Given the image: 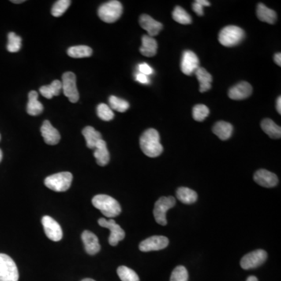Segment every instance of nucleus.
I'll return each instance as SVG.
<instances>
[{
    "instance_id": "obj_1",
    "label": "nucleus",
    "mask_w": 281,
    "mask_h": 281,
    "mask_svg": "<svg viewBox=\"0 0 281 281\" xmlns=\"http://www.w3.org/2000/svg\"><path fill=\"white\" fill-rule=\"evenodd\" d=\"M140 149L148 157H158L163 152L159 132L153 128L146 130L140 138Z\"/></svg>"
},
{
    "instance_id": "obj_2",
    "label": "nucleus",
    "mask_w": 281,
    "mask_h": 281,
    "mask_svg": "<svg viewBox=\"0 0 281 281\" xmlns=\"http://www.w3.org/2000/svg\"><path fill=\"white\" fill-rule=\"evenodd\" d=\"M91 203L106 217H116L121 213V205L111 196L97 195L92 199Z\"/></svg>"
},
{
    "instance_id": "obj_3",
    "label": "nucleus",
    "mask_w": 281,
    "mask_h": 281,
    "mask_svg": "<svg viewBox=\"0 0 281 281\" xmlns=\"http://www.w3.org/2000/svg\"><path fill=\"white\" fill-rule=\"evenodd\" d=\"M245 31L237 26H226L221 30L219 34V42L225 47L237 46L245 38Z\"/></svg>"
},
{
    "instance_id": "obj_4",
    "label": "nucleus",
    "mask_w": 281,
    "mask_h": 281,
    "mask_svg": "<svg viewBox=\"0 0 281 281\" xmlns=\"http://www.w3.org/2000/svg\"><path fill=\"white\" fill-rule=\"evenodd\" d=\"M73 175L70 172H61L49 176L45 179V185L57 192H66L71 186Z\"/></svg>"
},
{
    "instance_id": "obj_5",
    "label": "nucleus",
    "mask_w": 281,
    "mask_h": 281,
    "mask_svg": "<svg viewBox=\"0 0 281 281\" xmlns=\"http://www.w3.org/2000/svg\"><path fill=\"white\" fill-rule=\"evenodd\" d=\"M122 13V4L117 0H112L102 4L98 10L99 18L106 23L116 22L121 17Z\"/></svg>"
},
{
    "instance_id": "obj_6",
    "label": "nucleus",
    "mask_w": 281,
    "mask_h": 281,
    "mask_svg": "<svg viewBox=\"0 0 281 281\" xmlns=\"http://www.w3.org/2000/svg\"><path fill=\"white\" fill-rule=\"evenodd\" d=\"M17 265L6 254L0 253V281H18Z\"/></svg>"
},
{
    "instance_id": "obj_7",
    "label": "nucleus",
    "mask_w": 281,
    "mask_h": 281,
    "mask_svg": "<svg viewBox=\"0 0 281 281\" xmlns=\"http://www.w3.org/2000/svg\"><path fill=\"white\" fill-rule=\"evenodd\" d=\"M176 205V199L173 196L161 197L155 203L154 207L153 215L156 223L162 226L167 224L166 212L170 209L173 208Z\"/></svg>"
},
{
    "instance_id": "obj_8",
    "label": "nucleus",
    "mask_w": 281,
    "mask_h": 281,
    "mask_svg": "<svg viewBox=\"0 0 281 281\" xmlns=\"http://www.w3.org/2000/svg\"><path fill=\"white\" fill-rule=\"evenodd\" d=\"M76 75L73 72H66L62 76V90L70 102L75 103L79 100V92L76 83Z\"/></svg>"
},
{
    "instance_id": "obj_9",
    "label": "nucleus",
    "mask_w": 281,
    "mask_h": 281,
    "mask_svg": "<svg viewBox=\"0 0 281 281\" xmlns=\"http://www.w3.org/2000/svg\"><path fill=\"white\" fill-rule=\"evenodd\" d=\"M99 226L110 230V235L109 237V243L112 246H117L120 241H122L125 237V232L121 228L120 225L116 223L114 219L106 220L104 218H100L98 220Z\"/></svg>"
},
{
    "instance_id": "obj_10",
    "label": "nucleus",
    "mask_w": 281,
    "mask_h": 281,
    "mask_svg": "<svg viewBox=\"0 0 281 281\" xmlns=\"http://www.w3.org/2000/svg\"><path fill=\"white\" fill-rule=\"evenodd\" d=\"M267 259V252L263 249H258L246 254L241 259L240 264L244 270H251L260 267L266 262Z\"/></svg>"
},
{
    "instance_id": "obj_11",
    "label": "nucleus",
    "mask_w": 281,
    "mask_h": 281,
    "mask_svg": "<svg viewBox=\"0 0 281 281\" xmlns=\"http://www.w3.org/2000/svg\"><path fill=\"white\" fill-rule=\"evenodd\" d=\"M42 226L44 231L50 240L53 241H60L62 239L63 230L61 225L55 219L49 215H45L42 219Z\"/></svg>"
},
{
    "instance_id": "obj_12",
    "label": "nucleus",
    "mask_w": 281,
    "mask_h": 281,
    "mask_svg": "<svg viewBox=\"0 0 281 281\" xmlns=\"http://www.w3.org/2000/svg\"><path fill=\"white\" fill-rule=\"evenodd\" d=\"M169 239L164 236H152L141 241L139 245V249L143 252L151 251H159L168 246Z\"/></svg>"
},
{
    "instance_id": "obj_13",
    "label": "nucleus",
    "mask_w": 281,
    "mask_h": 281,
    "mask_svg": "<svg viewBox=\"0 0 281 281\" xmlns=\"http://www.w3.org/2000/svg\"><path fill=\"white\" fill-rule=\"evenodd\" d=\"M199 68V61L196 53L191 50L183 53L181 68L183 73L192 75Z\"/></svg>"
},
{
    "instance_id": "obj_14",
    "label": "nucleus",
    "mask_w": 281,
    "mask_h": 281,
    "mask_svg": "<svg viewBox=\"0 0 281 281\" xmlns=\"http://www.w3.org/2000/svg\"><path fill=\"white\" fill-rule=\"evenodd\" d=\"M254 181L260 186L268 188H274L276 185H278L279 182L278 176L264 169L256 172V174H254Z\"/></svg>"
},
{
    "instance_id": "obj_15",
    "label": "nucleus",
    "mask_w": 281,
    "mask_h": 281,
    "mask_svg": "<svg viewBox=\"0 0 281 281\" xmlns=\"http://www.w3.org/2000/svg\"><path fill=\"white\" fill-rule=\"evenodd\" d=\"M139 24L143 29L148 33V36H156L163 29V24L157 20H154L148 14H142L139 18Z\"/></svg>"
},
{
    "instance_id": "obj_16",
    "label": "nucleus",
    "mask_w": 281,
    "mask_h": 281,
    "mask_svg": "<svg viewBox=\"0 0 281 281\" xmlns=\"http://www.w3.org/2000/svg\"><path fill=\"white\" fill-rule=\"evenodd\" d=\"M41 133L45 142L50 145H55L61 140L60 132L52 125L49 121H45L41 127Z\"/></svg>"
},
{
    "instance_id": "obj_17",
    "label": "nucleus",
    "mask_w": 281,
    "mask_h": 281,
    "mask_svg": "<svg viewBox=\"0 0 281 281\" xmlns=\"http://www.w3.org/2000/svg\"><path fill=\"white\" fill-rule=\"evenodd\" d=\"M252 93V87L246 81H241L232 87L228 91L230 99L234 100H243L250 96Z\"/></svg>"
},
{
    "instance_id": "obj_18",
    "label": "nucleus",
    "mask_w": 281,
    "mask_h": 281,
    "mask_svg": "<svg viewBox=\"0 0 281 281\" xmlns=\"http://www.w3.org/2000/svg\"><path fill=\"white\" fill-rule=\"evenodd\" d=\"M81 239L84 243V248L88 255L94 256L100 251L99 238L89 230H84L81 234Z\"/></svg>"
},
{
    "instance_id": "obj_19",
    "label": "nucleus",
    "mask_w": 281,
    "mask_h": 281,
    "mask_svg": "<svg viewBox=\"0 0 281 281\" xmlns=\"http://www.w3.org/2000/svg\"><path fill=\"white\" fill-rule=\"evenodd\" d=\"M94 157L97 163L100 166H105L110 163V152L108 151L107 145L105 140H100L97 143L94 152Z\"/></svg>"
},
{
    "instance_id": "obj_20",
    "label": "nucleus",
    "mask_w": 281,
    "mask_h": 281,
    "mask_svg": "<svg viewBox=\"0 0 281 281\" xmlns=\"http://www.w3.org/2000/svg\"><path fill=\"white\" fill-rule=\"evenodd\" d=\"M142 44L140 48V52L143 56L147 57H152L157 53V42L152 37L144 35L141 39Z\"/></svg>"
},
{
    "instance_id": "obj_21",
    "label": "nucleus",
    "mask_w": 281,
    "mask_h": 281,
    "mask_svg": "<svg viewBox=\"0 0 281 281\" xmlns=\"http://www.w3.org/2000/svg\"><path fill=\"white\" fill-rule=\"evenodd\" d=\"M233 126L226 121H218L212 128V132L220 140H226L231 137Z\"/></svg>"
},
{
    "instance_id": "obj_22",
    "label": "nucleus",
    "mask_w": 281,
    "mask_h": 281,
    "mask_svg": "<svg viewBox=\"0 0 281 281\" xmlns=\"http://www.w3.org/2000/svg\"><path fill=\"white\" fill-rule=\"evenodd\" d=\"M256 13H257L258 18L263 22L274 24L278 19V15L274 9H270L263 3L258 4Z\"/></svg>"
},
{
    "instance_id": "obj_23",
    "label": "nucleus",
    "mask_w": 281,
    "mask_h": 281,
    "mask_svg": "<svg viewBox=\"0 0 281 281\" xmlns=\"http://www.w3.org/2000/svg\"><path fill=\"white\" fill-rule=\"evenodd\" d=\"M82 134L85 139L87 147L91 149H95L97 143L102 139L100 132L96 131L92 127L88 126L84 128Z\"/></svg>"
},
{
    "instance_id": "obj_24",
    "label": "nucleus",
    "mask_w": 281,
    "mask_h": 281,
    "mask_svg": "<svg viewBox=\"0 0 281 281\" xmlns=\"http://www.w3.org/2000/svg\"><path fill=\"white\" fill-rule=\"evenodd\" d=\"M38 92L35 91H30L28 94V103L27 106V112L31 116L39 115L43 111V106L38 100Z\"/></svg>"
},
{
    "instance_id": "obj_25",
    "label": "nucleus",
    "mask_w": 281,
    "mask_h": 281,
    "mask_svg": "<svg viewBox=\"0 0 281 281\" xmlns=\"http://www.w3.org/2000/svg\"><path fill=\"white\" fill-rule=\"evenodd\" d=\"M196 77L200 84V92H206L211 89V83L212 81V75L207 70L199 67L196 70Z\"/></svg>"
},
{
    "instance_id": "obj_26",
    "label": "nucleus",
    "mask_w": 281,
    "mask_h": 281,
    "mask_svg": "<svg viewBox=\"0 0 281 281\" xmlns=\"http://www.w3.org/2000/svg\"><path fill=\"white\" fill-rule=\"evenodd\" d=\"M263 132L268 135L270 139H278L281 137V128L270 119H264L261 123Z\"/></svg>"
},
{
    "instance_id": "obj_27",
    "label": "nucleus",
    "mask_w": 281,
    "mask_h": 281,
    "mask_svg": "<svg viewBox=\"0 0 281 281\" xmlns=\"http://www.w3.org/2000/svg\"><path fill=\"white\" fill-rule=\"evenodd\" d=\"M177 198L181 203L190 205L196 203L198 199V195L195 191L190 188L181 187L177 191Z\"/></svg>"
},
{
    "instance_id": "obj_28",
    "label": "nucleus",
    "mask_w": 281,
    "mask_h": 281,
    "mask_svg": "<svg viewBox=\"0 0 281 281\" xmlns=\"http://www.w3.org/2000/svg\"><path fill=\"white\" fill-rule=\"evenodd\" d=\"M39 91L42 96L45 97L46 99H52L53 96L61 94V91H62V83L61 80H53L50 85L41 87Z\"/></svg>"
},
{
    "instance_id": "obj_29",
    "label": "nucleus",
    "mask_w": 281,
    "mask_h": 281,
    "mask_svg": "<svg viewBox=\"0 0 281 281\" xmlns=\"http://www.w3.org/2000/svg\"><path fill=\"white\" fill-rule=\"evenodd\" d=\"M68 54L72 58H84L92 55V50L87 46H72L68 49Z\"/></svg>"
},
{
    "instance_id": "obj_30",
    "label": "nucleus",
    "mask_w": 281,
    "mask_h": 281,
    "mask_svg": "<svg viewBox=\"0 0 281 281\" xmlns=\"http://www.w3.org/2000/svg\"><path fill=\"white\" fill-rule=\"evenodd\" d=\"M173 18L177 23L181 24H192V17L190 15L187 13L185 9H183L181 6H177L174 8V11L172 13Z\"/></svg>"
},
{
    "instance_id": "obj_31",
    "label": "nucleus",
    "mask_w": 281,
    "mask_h": 281,
    "mask_svg": "<svg viewBox=\"0 0 281 281\" xmlns=\"http://www.w3.org/2000/svg\"><path fill=\"white\" fill-rule=\"evenodd\" d=\"M117 274L122 281H140L138 274L133 270L125 266L118 267Z\"/></svg>"
},
{
    "instance_id": "obj_32",
    "label": "nucleus",
    "mask_w": 281,
    "mask_h": 281,
    "mask_svg": "<svg viewBox=\"0 0 281 281\" xmlns=\"http://www.w3.org/2000/svg\"><path fill=\"white\" fill-rule=\"evenodd\" d=\"M109 102H110L111 110H116L120 113L126 112L129 109V102L124 99H120L118 97L114 96V95L110 97Z\"/></svg>"
},
{
    "instance_id": "obj_33",
    "label": "nucleus",
    "mask_w": 281,
    "mask_h": 281,
    "mask_svg": "<svg viewBox=\"0 0 281 281\" xmlns=\"http://www.w3.org/2000/svg\"><path fill=\"white\" fill-rule=\"evenodd\" d=\"M70 4H71V1L70 0H59L55 2L52 8V15L53 17H61L67 11V9L70 6Z\"/></svg>"
},
{
    "instance_id": "obj_34",
    "label": "nucleus",
    "mask_w": 281,
    "mask_h": 281,
    "mask_svg": "<svg viewBox=\"0 0 281 281\" xmlns=\"http://www.w3.org/2000/svg\"><path fill=\"white\" fill-rule=\"evenodd\" d=\"M210 114V110L207 106L203 104H198L194 106L192 115L195 121L202 122Z\"/></svg>"
},
{
    "instance_id": "obj_35",
    "label": "nucleus",
    "mask_w": 281,
    "mask_h": 281,
    "mask_svg": "<svg viewBox=\"0 0 281 281\" xmlns=\"http://www.w3.org/2000/svg\"><path fill=\"white\" fill-rule=\"evenodd\" d=\"M21 48V38L13 32L8 35L7 50L9 53H17Z\"/></svg>"
},
{
    "instance_id": "obj_36",
    "label": "nucleus",
    "mask_w": 281,
    "mask_h": 281,
    "mask_svg": "<svg viewBox=\"0 0 281 281\" xmlns=\"http://www.w3.org/2000/svg\"><path fill=\"white\" fill-rule=\"evenodd\" d=\"M97 114L102 121H110L114 118V113L111 108L104 103H101L97 106Z\"/></svg>"
},
{
    "instance_id": "obj_37",
    "label": "nucleus",
    "mask_w": 281,
    "mask_h": 281,
    "mask_svg": "<svg viewBox=\"0 0 281 281\" xmlns=\"http://www.w3.org/2000/svg\"><path fill=\"white\" fill-rule=\"evenodd\" d=\"M188 273L187 269L183 266L176 267L170 276V281H188Z\"/></svg>"
},
{
    "instance_id": "obj_38",
    "label": "nucleus",
    "mask_w": 281,
    "mask_h": 281,
    "mask_svg": "<svg viewBox=\"0 0 281 281\" xmlns=\"http://www.w3.org/2000/svg\"><path fill=\"white\" fill-rule=\"evenodd\" d=\"M210 2L207 0H197L192 4V9L199 16H203L204 14L203 8L204 6H210Z\"/></svg>"
},
{
    "instance_id": "obj_39",
    "label": "nucleus",
    "mask_w": 281,
    "mask_h": 281,
    "mask_svg": "<svg viewBox=\"0 0 281 281\" xmlns=\"http://www.w3.org/2000/svg\"><path fill=\"white\" fill-rule=\"evenodd\" d=\"M139 71H140V73H143V74L148 75L152 74L153 73V70L151 67L148 65V64H141L139 65Z\"/></svg>"
},
{
    "instance_id": "obj_40",
    "label": "nucleus",
    "mask_w": 281,
    "mask_h": 281,
    "mask_svg": "<svg viewBox=\"0 0 281 281\" xmlns=\"http://www.w3.org/2000/svg\"><path fill=\"white\" fill-rule=\"evenodd\" d=\"M136 80L139 82L141 83V84H147L149 83V78H148V76L143 74V73H137V75H136Z\"/></svg>"
},
{
    "instance_id": "obj_41",
    "label": "nucleus",
    "mask_w": 281,
    "mask_h": 281,
    "mask_svg": "<svg viewBox=\"0 0 281 281\" xmlns=\"http://www.w3.org/2000/svg\"><path fill=\"white\" fill-rule=\"evenodd\" d=\"M274 61L276 64H278V66H281V54L280 53H277L274 56Z\"/></svg>"
},
{
    "instance_id": "obj_42",
    "label": "nucleus",
    "mask_w": 281,
    "mask_h": 281,
    "mask_svg": "<svg viewBox=\"0 0 281 281\" xmlns=\"http://www.w3.org/2000/svg\"><path fill=\"white\" fill-rule=\"evenodd\" d=\"M277 110L278 113L281 114V96L278 97V100H277Z\"/></svg>"
},
{
    "instance_id": "obj_43",
    "label": "nucleus",
    "mask_w": 281,
    "mask_h": 281,
    "mask_svg": "<svg viewBox=\"0 0 281 281\" xmlns=\"http://www.w3.org/2000/svg\"><path fill=\"white\" fill-rule=\"evenodd\" d=\"M246 281H258V279L255 276H250L247 278Z\"/></svg>"
},
{
    "instance_id": "obj_44",
    "label": "nucleus",
    "mask_w": 281,
    "mask_h": 281,
    "mask_svg": "<svg viewBox=\"0 0 281 281\" xmlns=\"http://www.w3.org/2000/svg\"><path fill=\"white\" fill-rule=\"evenodd\" d=\"M13 3H21V2H24V0H19V1H16V0H13V1H11Z\"/></svg>"
},
{
    "instance_id": "obj_45",
    "label": "nucleus",
    "mask_w": 281,
    "mask_h": 281,
    "mask_svg": "<svg viewBox=\"0 0 281 281\" xmlns=\"http://www.w3.org/2000/svg\"><path fill=\"white\" fill-rule=\"evenodd\" d=\"M81 281H95L94 280L90 279V278H86V279L82 280Z\"/></svg>"
},
{
    "instance_id": "obj_46",
    "label": "nucleus",
    "mask_w": 281,
    "mask_h": 281,
    "mask_svg": "<svg viewBox=\"0 0 281 281\" xmlns=\"http://www.w3.org/2000/svg\"><path fill=\"white\" fill-rule=\"evenodd\" d=\"M2 150L0 149V162H1V161H2Z\"/></svg>"
},
{
    "instance_id": "obj_47",
    "label": "nucleus",
    "mask_w": 281,
    "mask_h": 281,
    "mask_svg": "<svg viewBox=\"0 0 281 281\" xmlns=\"http://www.w3.org/2000/svg\"><path fill=\"white\" fill-rule=\"evenodd\" d=\"M0 139H1V136H0Z\"/></svg>"
}]
</instances>
